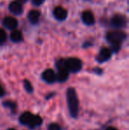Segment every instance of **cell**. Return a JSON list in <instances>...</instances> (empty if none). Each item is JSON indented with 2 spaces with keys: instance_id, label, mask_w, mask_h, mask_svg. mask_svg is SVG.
<instances>
[{
  "instance_id": "1",
  "label": "cell",
  "mask_w": 129,
  "mask_h": 130,
  "mask_svg": "<svg viewBox=\"0 0 129 130\" xmlns=\"http://www.w3.org/2000/svg\"><path fill=\"white\" fill-rule=\"evenodd\" d=\"M66 99L71 117L76 119L79 115V99L73 88H68L66 91Z\"/></svg>"
},
{
  "instance_id": "2",
  "label": "cell",
  "mask_w": 129,
  "mask_h": 130,
  "mask_svg": "<svg viewBox=\"0 0 129 130\" xmlns=\"http://www.w3.org/2000/svg\"><path fill=\"white\" fill-rule=\"evenodd\" d=\"M19 120L21 125L28 126L32 129L40 127L43 123V120L39 115H34L30 112H28V111L22 113L20 116Z\"/></svg>"
},
{
  "instance_id": "3",
  "label": "cell",
  "mask_w": 129,
  "mask_h": 130,
  "mask_svg": "<svg viewBox=\"0 0 129 130\" xmlns=\"http://www.w3.org/2000/svg\"><path fill=\"white\" fill-rule=\"evenodd\" d=\"M126 33L122 30H113L110 31L106 34V40L112 43H117V44H122V43L126 39Z\"/></svg>"
},
{
  "instance_id": "4",
  "label": "cell",
  "mask_w": 129,
  "mask_h": 130,
  "mask_svg": "<svg viewBox=\"0 0 129 130\" xmlns=\"http://www.w3.org/2000/svg\"><path fill=\"white\" fill-rule=\"evenodd\" d=\"M65 68L69 73H76L80 72L82 68V61L77 58H65Z\"/></svg>"
},
{
  "instance_id": "5",
  "label": "cell",
  "mask_w": 129,
  "mask_h": 130,
  "mask_svg": "<svg viewBox=\"0 0 129 130\" xmlns=\"http://www.w3.org/2000/svg\"><path fill=\"white\" fill-rule=\"evenodd\" d=\"M127 25V19L123 14H115L110 20V26L115 29H123Z\"/></svg>"
},
{
  "instance_id": "6",
  "label": "cell",
  "mask_w": 129,
  "mask_h": 130,
  "mask_svg": "<svg viewBox=\"0 0 129 130\" xmlns=\"http://www.w3.org/2000/svg\"><path fill=\"white\" fill-rule=\"evenodd\" d=\"M112 51L110 50V48H107V47H103L100 50L99 53L97 54V61L98 63L102 64V63H104V62L108 61L110 58H112Z\"/></svg>"
},
{
  "instance_id": "7",
  "label": "cell",
  "mask_w": 129,
  "mask_h": 130,
  "mask_svg": "<svg viewBox=\"0 0 129 130\" xmlns=\"http://www.w3.org/2000/svg\"><path fill=\"white\" fill-rule=\"evenodd\" d=\"M8 9L10 11L11 13H12L13 15H21L23 13V6L21 2L17 1V0H14V1H12L10 4H9Z\"/></svg>"
},
{
  "instance_id": "8",
  "label": "cell",
  "mask_w": 129,
  "mask_h": 130,
  "mask_svg": "<svg viewBox=\"0 0 129 130\" xmlns=\"http://www.w3.org/2000/svg\"><path fill=\"white\" fill-rule=\"evenodd\" d=\"M67 15H68V12L67 10L65 9L62 6H57L54 8L53 10V16L57 21H63L65 20H66Z\"/></svg>"
},
{
  "instance_id": "9",
  "label": "cell",
  "mask_w": 129,
  "mask_h": 130,
  "mask_svg": "<svg viewBox=\"0 0 129 130\" xmlns=\"http://www.w3.org/2000/svg\"><path fill=\"white\" fill-rule=\"evenodd\" d=\"M81 20L87 26H93L96 23V19L91 11H84L81 14Z\"/></svg>"
},
{
  "instance_id": "10",
  "label": "cell",
  "mask_w": 129,
  "mask_h": 130,
  "mask_svg": "<svg viewBox=\"0 0 129 130\" xmlns=\"http://www.w3.org/2000/svg\"><path fill=\"white\" fill-rule=\"evenodd\" d=\"M3 25L5 28L10 29V30H13V29L17 28L19 22H18L17 19L12 16H7L3 20Z\"/></svg>"
},
{
  "instance_id": "11",
  "label": "cell",
  "mask_w": 129,
  "mask_h": 130,
  "mask_svg": "<svg viewBox=\"0 0 129 130\" xmlns=\"http://www.w3.org/2000/svg\"><path fill=\"white\" fill-rule=\"evenodd\" d=\"M42 79L49 84H52L56 82V74L52 69H46L42 74Z\"/></svg>"
},
{
  "instance_id": "12",
  "label": "cell",
  "mask_w": 129,
  "mask_h": 130,
  "mask_svg": "<svg viewBox=\"0 0 129 130\" xmlns=\"http://www.w3.org/2000/svg\"><path fill=\"white\" fill-rule=\"evenodd\" d=\"M41 18V12L37 10H32L28 12V20L31 24L37 25Z\"/></svg>"
},
{
  "instance_id": "13",
  "label": "cell",
  "mask_w": 129,
  "mask_h": 130,
  "mask_svg": "<svg viewBox=\"0 0 129 130\" xmlns=\"http://www.w3.org/2000/svg\"><path fill=\"white\" fill-rule=\"evenodd\" d=\"M10 39L12 42L15 43H21V42L23 41V35L21 33V31L18 30V29H13L12 30L11 32V35H10Z\"/></svg>"
},
{
  "instance_id": "14",
  "label": "cell",
  "mask_w": 129,
  "mask_h": 130,
  "mask_svg": "<svg viewBox=\"0 0 129 130\" xmlns=\"http://www.w3.org/2000/svg\"><path fill=\"white\" fill-rule=\"evenodd\" d=\"M59 72L56 74V80L59 82H65L68 80L69 78V74L70 73L66 70V69H58Z\"/></svg>"
},
{
  "instance_id": "15",
  "label": "cell",
  "mask_w": 129,
  "mask_h": 130,
  "mask_svg": "<svg viewBox=\"0 0 129 130\" xmlns=\"http://www.w3.org/2000/svg\"><path fill=\"white\" fill-rule=\"evenodd\" d=\"M3 105L5 106V107H6V108H9V109H10L12 112H14L15 109L17 108V104L14 103V102H12V101H5V102H3Z\"/></svg>"
},
{
  "instance_id": "16",
  "label": "cell",
  "mask_w": 129,
  "mask_h": 130,
  "mask_svg": "<svg viewBox=\"0 0 129 130\" xmlns=\"http://www.w3.org/2000/svg\"><path fill=\"white\" fill-rule=\"evenodd\" d=\"M23 85H24V89H26V91L28 93H32L33 92V89H34V88H33L31 82H30L29 80H24V82H23Z\"/></svg>"
},
{
  "instance_id": "17",
  "label": "cell",
  "mask_w": 129,
  "mask_h": 130,
  "mask_svg": "<svg viewBox=\"0 0 129 130\" xmlns=\"http://www.w3.org/2000/svg\"><path fill=\"white\" fill-rule=\"evenodd\" d=\"M7 40V34L5 29L0 28V45H3Z\"/></svg>"
},
{
  "instance_id": "18",
  "label": "cell",
  "mask_w": 129,
  "mask_h": 130,
  "mask_svg": "<svg viewBox=\"0 0 129 130\" xmlns=\"http://www.w3.org/2000/svg\"><path fill=\"white\" fill-rule=\"evenodd\" d=\"M48 130H62L61 127L57 123H50L48 126Z\"/></svg>"
},
{
  "instance_id": "19",
  "label": "cell",
  "mask_w": 129,
  "mask_h": 130,
  "mask_svg": "<svg viewBox=\"0 0 129 130\" xmlns=\"http://www.w3.org/2000/svg\"><path fill=\"white\" fill-rule=\"evenodd\" d=\"M45 0H32V4L34 6H40L44 3Z\"/></svg>"
},
{
  "instance_id": "20",
  "label": "cell",
  "mask_w": 129,
  "mask_h": 130,
  "mask_svg": "<svg viewBox=\"0 0 129 130\" xmlns=\"http://www.w3.org/2000/svg\"><path fill=\"white\" fill-rule=\"evenodd\" d=\"M93 72L95 73V74H98V75H101V74H103V70H102L101 68H99V67H96V68H94Z\"/></svg>"
},
{
  "instance_id": "21",
  "label": "cell",
  "mask_w": 129,
  "mask_h": 130,
  "mask_svg": "<svg viewBox=\"0 0 129 130\" xmlns=\"http://www.w3.org/2000/svg\"><path fill=\"white\" fill-rule=\"evenodd\" d=\"M5 95V89L2 87V85L0 84V98H3L4 96Z\"/></svg>"
},
{
  "instance_id": "22",
  "label": "cell",
  "mask_w": 129,
  "mask_h": 130,
  "mask_svg": "<svg viewBox=\"0 0 129 130\" xmlns=\"http://www.w3.org/2000/svg\"><path fill=\"white\" fill-rule=\"evenodd\" d=\"M105 130H118L116 127H108Z\"/></svg>"
},
{
  "instance_id": "23",
  "label": "cell",
  "mask_w": 129,
  "mask_h": 130,
  "mask_svg": "<svg viewBox=\"0 0 129 130\" xmlns=\"http://www.w3.org/2000/svg\"><path fill=\"white\" fill-rule=\"evenodd\" d=\"M17 1H19V2H21V4H23V3H26V2H28V0H17Z\"/></svg>"
},
{
  "instance_id": "24",
  "label": "cell",
  "mask_w": 129,
  "mask_h": 130,
  "mask_svg": "<svg viewBox=\"0 0 129 130\" xmlns=\"http://www.w3.org/2000/svg\"><path fill=\"white\" fill-rule=\"evenodd\" d=\"M7 130H16L15 128H9V129H7Z\"/></svg>"
}]
</instances>
